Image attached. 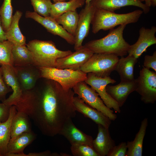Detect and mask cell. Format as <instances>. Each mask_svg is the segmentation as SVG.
I'll return each instance as SVG.
<instances>
[{
    "label": "cell",
    "instance_id": "obj_42",
    "mask_svg": "<svg viewBox=\"0 0 156 156\" xmlns=\"http://www.w3.org/2000/svg\"><path fill=\"white\" fill-rule=\"evenodd\" d=\"M54 3H55L58 2H61V1H69L70 0H52Z\"/></svg>",
    "mask_w": 156,
    "mask_h": 156
},
{
    "label": "cell",
    "instance_id": "obj_37",
    "mask_svg": "<svg viewBox=\"0 0 156 156\" xmlns=\"http://www.w3.org/2000/svg\"><path fill=\"white\" fill-rule=\"evenodd\" d=\"M11 106L3 103H0V122H4L7 120Z\"/></svg>",
    "mask_w": 156,
    "mask_h": 156
},
{
    "label": "cell",
    "instance_id": "obj_8",
    "mask_svg": "<svg viewBox=\"0 0 156 156\" xmlns=\"http://www.w3.org/2000/svg\"><path fill=\"white\" fill-rule=\"evenodd\" d=\"M135 90L140 96L141 101L146 104H153L156 101V73L144 66L136 79Z\"/></svg>",
    "mask_w": 156,
    "mask_h": 156
},
{
    "label": "cell",
    "instance_id": "obj_25",
    "mask_svg": "<svg viewBox=\"0 0 156 156\" xmlns=\"http://www.w3.org/2000/svg\"><path fill=\"white\" fill-rule=\"evenodd\" d=\"M31 131V125L29 117L25 113L17 111L12 121L10 139H13L24 133Z\"/></svg>",
    "mask_w": 156,
    "mask_h": 156
},
{
    "label": "cell",
    "instance_id": "obj_20",
    "mask_svg": "<svg viewBox=\"0 0 156 156\" xmlns=\"http://www.w3.org/2000/svg\"><path fill=\"white\" fill-rule=\"evenodd\" d=\"M98 133L93 140L92 147L99 156H107L110 150L116 145L110 135L109 128L98 125Z\"/></svg>",
    "mask_w": 156,
    "mask_h": 156
},
{
    "label": "cell",
    "instance_id": "obj_34",
    "mask_svg": "<svg viewBox=\"0 0 156 156\" xmlns=\"http://www.w3.org/2000/svg\"><path fill=\"white\" fill-rule=\"evenodd\" d=\"M127 149V143L121 142L118 145L114 146L107 156H126Z\"/></svg>",
    "mask_w": 156,
    "mask_h": 156
},
{
    "label": "cell",
    "instance_id": "obj_23",
    "mask_svg": "<svg viewBox=\"0 0 156 156\" xmlns=\"http://www.w3.org/2000/svg\"><path fill=\"white\" fill-rule=\"evenodd\" d=\"M148 125V118H145L142 121L139 130L134 140L127 141V150L126 156L142 155L143 140Z\"/></svg>",
    "mask_w": 156,
    "mask_h": 156
},
{
    "label": "cell",
    "instance_id": "obj_38",
    "mask_svg": "<svg viewBox=\"0 0 156 156\" xmlns=\"http://www.w3.org/2000/svg\"><path fill=\"white\" fill-rule=\"evenodd\" d=\"M57 155V153H51L50 151L47 150L39 153H29L27 154L24 153L23 156H56Z\"/></svg>",
    "mask_w": 156,
    "mask_h": 156
},
{
    "label": "cell",
    "instance_id": "obj_32",
    "mask_svg": "<svg viewBox=\"0 0 156 156\" xmlns=\"http://www.w3.org/2000/svg\"><path fill=\"white\" fill-rule=\"evenodd\" d=\"M34 12L40 15L50 16L51 5V0H30Z\"/></svg>",
    "mask_w": 156,
    "mask_h": 156
},
{
    "label": "cell",
    "instance_id": "obj_39",
    "mask_svg": "<svg viewBox=\"0 0 156 156\" xmlns=\"http://www.w3.org/2000/svg\"><path fill=\"white\" fill-rule=\"evenodd\" d=\"M7 40L6 33L4 31L2 28L0 16V42H3Z\"/></svg>",
    "mask_w": 156,
    "mask_h": 156
},
{
    "label": "cell",
    "instance_id": "obj_16",
    "mask_svg": "<svg viewBox=\"0 0 156 156\" xmlns=\"http://www.w3.org/2000/svg\"><path fill=\"white\" fill-rule=\"evenodd\" d=\"M71 145L85 144L92 147V137L87 135L77 128L70 119L66 121L60 132Z\"/></svg>",
    "mask_w": 156,
    "mask_h": 156
},
{
    "label": "cell",
    "instance_id": "obj_12",
    "mask_svg": "<svg viewBox=\"0 0 156 156\" xmlns=\"http://www.w3.org/2000/svg\"><path fill=\"white\" fill-rule=\"evenodd\" d=\"M0 68L5 82L12 91V94L2 103L8 105H15L21 98L23 90L18 79L14 67L9 65L1 64Z\"/></svg>",
    "mask_w": 156,
    "mask_h": 156
},
{
    "label": "cell",
    "instance_id": "obj_30",
    "mask_svg": "<svg viewBox=\"0 0 156 156\" xmlns=\"http://www.w3.org/2000/svg\"><path fill=\"white\" fill-rule=\"evenodd\" d=\"M12 0H4L0 8V16L4 31L6 32L9 29L13 17Z\"/></svg>",
    "mask_w": 156,
    "mask_h": 156
},
{
    "label": "cell",
    "instance_id": "obj_29",
    "mask_svg": "<svg viewBox=\"0 0 156 156\" xmlns=\"http://www.w3.org/2000/svg\"><path fill=\"white\" fill-rule=\"evenodd\" d=\"M79 15L76 11L64 13L54 19L68 33L74 36L79 20Z\"/></svg>",
    "mask_w": 156,
    "mask_h": 156
},
{
    "label": "cell",
    "instance_id": "obj_26",
    "mask_svg": "<svg viewBox=\"0 0 156 156\" xmlns=\"http://www.w3.org/2000/svg\"><path fill=\"white\" fill-rule=\"evenodd\" d=\"M22 12L16 10L13 15L10 27L6 33L7 40L14 45H26V38L21 33L19 26V22Z\"/></svg>",
    "mask_w": 156,
    "mask_h": 156
},
{
    "label": "cell",
    "instance_id": "obj_21",
    "mask_svg": "<svg viewBox=\"0 0 156 156\" xmlns=\"http://www.w3.org/2000/svg\"><path fill=\"white\" fill-rule=\"evenodd\" d=\"M35 134L32 131L25 132L10 139L5 156H22L25 148L36 139Z\"/></svg>",
    "mask_w": 156,
    "mask_h": 156
},
{
    "label": "cell",
    "instance_id": "obj_1",
    "mask_svg": "<svg viewBox=\"0 0 156 156\" xmlns=\"http://www.w3.org/2000/svg\"><path fill=\"white\" fill-rule=\"evenodd\" d=\"M47 80L41 89L23 91L14 105L17 111L28 116L43 135L53 137L75 116V94L71 89L66 90L56 82Z\"/></svg>",
    "mask_w": 156,
    "mask_h": 156
},
{
    "label": "cell",
    "instance_id": "obj_28",
    "mask_svg": "<svg viewBox=\"0 0 156 156\" xmlns=\"http://www.w3.org/2000/svg\"><path fill=\"white\" fill-rule=\"evenodd\" d=\"M85 3V0H70L54 3L51 7L50 16L55 19L66 12L76 11Z\"/></svg>",
    "mask_w": 156,
    "mask_h": 156
},
{
    "label": "cell",
    "instance_id": "obj_19",
    "mask_svg": "<svg viewBox=\"0 0 156 156\" xmlns=\"http://www.w3.org/2000/svg\"><path fill=\"white\" fill-rule=\"evenodd\" d=\"M90 2L96 8L113 12L121 7L128 6L139 7L145 14L148 13L150 9L140 0H92Z\"/></svg>",
    "mask_w": 156,
    "mask_h": 156
},
{
    "label": "cell",
    "instance_id": "obj_35",
    "mask_svg": "<svg viewBox=\"0 0 156 156\" xmlns=\"http://www.w3.org/2000/svg\"><path fill=\"white\" fill-rule=\"evenodd\" d=\"M0 64V101L3 102L6 99L7 94L12 91L11 88L5 82L1 71Z\"/></svg>",
    "mask_w": 156,
    "mask_h": 156
},
{
    "label": "cell",
    "instance_id": "obj_4",
    "mask_svg": "<svg viewBox=\"0 0 156 156\" xmlns=\"http://www.w3.org/2000/svg\"><path fill=\"white\" fill-rule=\"evenodd\" d=\"M143 13L142 10H137L119 14L96 8L91 23L92 31L96 34L101 30L106 31L118 25L136 23Z\"/></svg>",
    "mask_w": 156,
    "mask_h": 156
},
{
    "label": "cell",
    "instance_id": "obj_14",
    "mask_svg": "<svg viewBox=\"0 0 156 156\" xmlns=\"http://www.w3.org/2000/svg\"><path fill=\"white\" fill-rule=\"evenodd\" d=\"M156 27L152 26L151 28L142 27L139 31V36L136 42L131 45L128 53L135 58H138L147 49L156 44Z\"/></svg>",
    "mask_w": 156,
    "mask_h": 156
},
{
    "label": "cell",
    "instance_id": "obj_44",
    "mask_svg": "<svg viewBox=\"0 0 156 156\" xmlns=\"http://www.w3.org/2000/svg\"><path fill=\"white\" fill-rule=\"evenodd\" d=\"M92 1V0H85V3L86 4H88L89 3Z\"/></svg>",
    "mask_w": 156,
    "mask_h": 156
},
{
    "label": "cell",
    "instance_id": "obj_18",
    "mask_svg": "<svg viewBox=\"0 0 156 156\" xmlns=\"http://www.w3.org/2000/svg\"><path fill=\"white\" fill-rule=\"evenodd\" d=\"M74 104L76 111L92 120L98 124L109 128L111 120L100 112L86 103L78 96L74 97Z\"/></svg>",
    "mask_w": 156,
    "mask_h": 156
},
{
    "label": "cell",
    "instance_id": "obj_33",
    "mask_svg": "<svg viewBox=\"0 0 156 156\" xmlns=\"http://www.w3.org/2000/svg\"><path fill=\"white\" fill-rule=\"evenodd\" d=\"M70 148L74 156H99L92 146L88 145L72 144Z\"/></svg>",
    "mask_w": 156,
    "mask_h": 156
},
{
    "label": "cell",
    "instance_id": "obj_31",
    "mask_svg": "<svg viewBox=\"0 0 156 156\" xmlns=\"http://www.w3.org/2000/svg\"><path fill=\"white\" fill-rule=\"evenodd\" d=\"M14 44L8 40L0 42V64L13 66L12 51Z\"/></svg>",
    "mask_w": 156,
    "mask_h": 156
},
{
    "label": "cell",
    "instance_id": "obj_43",
    "mask_svg": "<svg viewBox=\"0 0 156 156\" xmlns=\"http://www.w3.org/2000/svg\"><path fill=\"white\" fill-rule=\"evenodd\" d=\"M60 155L62 156H70L69 155L66 154L64 153H60Z\"/></svg>",
    "mask_w": 156,
    "mask_h": 156
},
{
    "label": "cell",
    "instance_id": "obj_36",
    "mask_svg": "<svg viewBox=\"0 0 156 156\" xmlns=\"http://www.w3.org/2000/svg\"><path fill=\"white\" fill-rule=\"evenodd\" d=\"M143 65L145 68L148 69L151 68L156 72V51L152 55H146L144 56Z\"/></svg>",
    "mask_w": 156,
    "mask_h": 156
},
{
    "label": "cell",
    "instance_id": "obj_7",
    "mask_svg": "<svg viewBox=\"0 0 156 156\" xmlns=\"http://www.w3.org/2000/svg\"><path fill=\"white\" fill-rule=\"evenodd\" d=\"M75 94L86 103L100 112L111 121L115 120L117 115L105 104L95 90L84 81L78 83L73 88Z\"/></svg>",
    "mask_w": 156,
    "mask_h": 156
},
{
    "label": "cell",
    "instance_id": "obj_2",
    "mask_svg": "<svg viewBox=\"0 0 156 156\" xmlns=\"http://www.w3.org/2000/svg\"><path fill=\"white\" fill-rule=\"evenodd\" d=\"M126 25H121L116 29H110L104 37L89 41L84 45L93 53L124 56L128 54L130 46L123 37V31Z\"/></svg>",
    "mask_w": 156,
    "mask_h": 156
},
{
    "label": "cell",
    "instance_id": "obj_9",
    "mask_svg": "<svg viewBox=\"0 0 156 156\" xmlns=\"http://www.w3.org/2000/svg\"><path fill=\"white\" fill-rule=\"evenodd\" d=\"M84 81L95 90L107 107L113 109L116 112L120 113V107L107 92L106 90L107 85L114 84L116 82V81L109 76L99 77L93 73H89L87 74L86 79Z\"/></svg>",
    "mask_w": 156,
    "mask_h": 156
},
{
    "label": "cell",
    "instance_id": "obj_17",
    "mask_svg": "<svg viewBox=\"0 0 156 156\" xmlns=\"http://www.w3.org/2000/svg\"><path fill=\"white\" fill-rule=\"evenodd\" d=\"M14 67L23 91L34 88L37 81L41 78L40 71L38 67L34 65Z\"/></svg>",
    "mask_w": 156,
    "mask_h": 156
},
{
    "label": "cell",
    "instance_id": "obj_15",
    "mask_svg": "<svg viewBox=\"0 0 156 156\" xmlns=\"http://www.w3.org/2000/svg\"><path fill=\"white\" fill-rule=\"evenodd\" d=\"M137 86L136 79H135L130 81H121L115 86L107 85L106 90L107 92L120 107L125 103L129 95L135 91Z\"/></svg>",
    "mask_w": 156,
    "mask_h": 156
},
{
    "label": "cell",
    "instance_id": "obj_22",
    "mask_svg": "<svg viewBox=\"0 0 156 156\" xmlns=\"http://www.w3.org/2000/svg\"><path fill=\"white\" fill-rule=\"evenodd\" d=\"M137 62V59L129 55L119 59L115 70L118 73L121 81H130L135 79L134 68Z\"/></svg>",
    "mask_w": 156,
    "mask_h": 156
},
{
    "label": "cell",
    "instance_id": "obj_40",
    "mask_svg": "<svg viewBox=\"0 0 156 156\" xmlns=\"http://www.w3.org/2000/svg\"><path fill=\"white\" fill-rule=\"evenodd\" d=\"M151 6L155 7L156 6V0H148Z\"/></svg>",
    "mask_w": 156,
    "mask_h": 156
},
{
    "label": "cell",
    "instance_id": "obj_6",
    "mask_svg": "<svg viewBox=\"0 0 156 156\" xmlns=\"http://www.w3.org/2000/svg\"><path fill=\"white\" fill-rule=\"evenodd\" d=\"M119 59L114 55L94 53L80 70L86 74L93 73L99 77L109 76L115 70Z\"/></svg>",
    "mask_w": 156,
    "mask_h": 156
},
{
    "label": "cell",
    "instance_id": "obj_45",
    "mask_svg": "<svg viewBox=\"0 0 156 156\" xmlns=\"http://www.w3.org/2000/svg\"><path fill=\"white\" fill-rule=\"evenodd\" d=\"M0 156H1V155H0Z\"/></svg>",
    "mask_w": 156,
    "mask_h": 156
},
{
    "label": "cell",
    "instance_id": "obj_11",
    "mask_svg": "<svg viewBox=\"0 0 156 156\" xmlns=\"http://www.w3.org/2000/svg\"><path fill=\"white\" fill-rule=\"evenodd\" d=\"M27 18H31L43 26L50 33L58 36L65 40L68 43L74 45L75 37L67 31L56 21L51 16H42L35 12H26Z\"/></svg>",
    "mask_w": 156,
    "mask_h": 156
},
{
    "label": "cell",
    "instance_id": "obj_27",
    "mask_svg": "<svg viewBox=\"0 0 156 156\" xmlns=\"http://www.w3.org/2000/svg\"><path fill=\"white\" fill-rule=\"evenodd\" d=\"M25 45H13L12 51L13 66L34 65L32 53Z\"/></svg>",
    "mask_w": 156,
    "mask_h": 156
},
{
    "label": "cell",
    "instance_id": "obj_5",
    "mask_svg": "<svg viewBox=\"0 0 156 156\" xmlns=\"http://www.w3.org/2000/svg\"><path fill=\"white\" fill-rule=\"evenodd\" d=\"M38 67L40 71L41 78L56 82L66 90L72 89L79 82L84 81L87 77V74L80 70Z\"/></svg>",
    "mask_w": 156,
    "mask_h": 156
},
{
    "label": "cell",
    "instance_id": "obj_3",
    "mask_svg": "<svg viewBox=\"0 0 156 156\" xmlns=\"http://www.w3.org/2000/svg\"><path fill=\"white\" fill-rule=\"evenodd\" d=\"M27 46L32 53L34 65L37 67H55L58 59L73 52L58 49L51 41L34 40L29 42Z\"/></svg>",
    "mask_w": 156,
    "mask_h": 156
},
{
    "label": "cell",
    "instance_id": "obj_24",
    "mask_svg": "<svg viewBox=\"0 0 156 156\" xmlns=\"http://www.w3.org/2000/svg\"><path fill=\"white\" fill-rule=\"evenodd\" d=\"M17 112L16 106L12 105L9 116L5 121L0 122V155L5 156L11 138V127L12 119Z\"/></svg>",
    "mask_w": 156,
    "mask_h": 156
},
{
    "label": "cell",
    "instance_id": "obj_10",
    "mask_svg": "<svg viewBox=\"0 0 156 156\" xmlns=\"http://www.w3.org/2000/svg\"><path fill=\"white\" fill-rule=\"evenodd\" d=\"M96 7L90 2L86 4L79 15V20L76 31L74 48L76 51L82 46L84 39L89 34L90 25L96 10Z\"/></svg>",
    "mask_w": 156,
    "mask_h": 156
},
{
    "label": "cell",
    "instance_id": "obj_41",
    "mask_svg": "<svg viewBox=\"0 0 156 156\" xmlns=\"http://www.w3.org/2000/svg\"><path fill=\"white\" fill-rule=\"evenodd\" d=\"M141 2L145 1V4L149 7H150L151 6V5L150 3L148 1V0H140Z\"/></svg>",
    "mask_w": 156,
    "mask_h": 156
},
{
    "label": "cell",
    "instance_id": "obj_13",
    "mask_svg": "<svg viewBox=\"0 0 156 156\" xmlns=\"http://www.w3.org/2000/svg\"><path fill=\"white\" fill-rule=\"evenodd\" d=\"M93 54L90 49L83 46L70 55L58 59L55 67L59 69L80 70Z\"/></svg>",
    "mask_w": 156,
    "mask_h": 156
}]
</instances>
